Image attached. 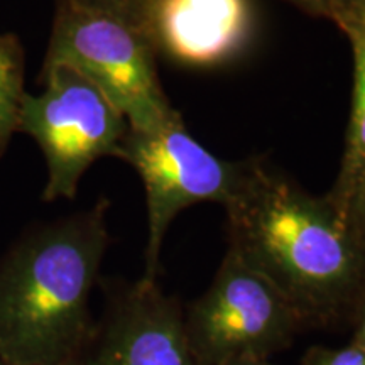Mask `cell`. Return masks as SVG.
<instances>
[{
    "mask_svg": "<svg viewBox=\"0 0 365 365\" xmlns=\"http://www.w3.org/2000/svg\"><path fill=\"white\" fill-rule=\"evenodd\" d=\"M43 91L26 93L19 132L43 153L44 202L73 200L93 163L120 154L129 124L102 90L66 65H43Z\"/></svg>",
    "mask_w": 365,
    "mask_h": 365,
    "instance_id": "4",
    "label": "cell"
},
{
    "mask_svg": "<svg viewBox=\"0 0 365 365\" xmlns=\"http://www.w3.org/2000/svg\"><path fill=\"white\" fill-rule=\"evenodd\" d=\"M289 2H293L303 11L313 14V16L330 17L331 0H289Z\"/></svg>",
    "mask_w": 365,
    "mask_h": 365,
    "instance_id": "15",
    "label": "cell"
},
{
    "mask_svg": "<svg viewBox=\"0 0 365 365\" xmlns=\"http://www.w3.org/2000/svg\"><path fill=\"white\" fill-rule=\"evenodd\" d=\"M307 328L277 287L230 249L208 289L185 309L195 365L271 359Z\"/></svg>",
    "mask_w": 365,
    "mask_h": 365,
    "instance_id": "5",
    "label": "cell"
},
{
    "mask_svg": "<svg viewBox=\"0 0 365 365\" xmlns=\"http://www.w3.org/2000/svg\"><path fill=\"white\" fill-rule=\"evenodd\" d=\"M340 215L365 249V173L355 186Z\"/></svg>",
    "mask_w": 365,
    "mask_h": 365,
    "instance_id": "13",
    "label": "cell"
},
{
    "mask_svg": "<svg viewBox=\"0 0 365 365\" xmlns=\"http://www.w3.org/2000/svg\"><path fill=\"white\" fill-rule=\"evenodd\" d=\"M350 323H352V327H354V333H352V339H350V344H354L357 349H360L365 354V296H364V299L360 301L357 309H355L354 318Z\"/></svg>",
    "mask_w": 365,
    "mask_h": 365,
    "instance_id": "14",
    "label": "cell"
},
{
    "mask_svg": "<svg viewBox=\"0 0 365 365\" xmlns=\"http://www.w3.org/2000/svg\"><path fill=\"white\" fill-rule=\"evenodd\" d=\"M68 2L88 9V11L117 17V19L129 22L143 31L145 16H148L153 0H68Z\"/></svg>",
    "mask_w": 365,
    "mask_h": 365,
    "instance_id": "11",
    "label": "cell"
},
{
    "mask_svg": "<svg viewBox=\"0 0 365 365\" xmlns=\"http://www.w3.org/2000/svg\"><path fill=\"white\" fill-rule=\"evenodd\" d=\"M227 365H279L272 362L271 359H245V360H237V362H230Z\"/></svg>",
    "mask_w": 365,
    "mask_h": 365,
    "instance_id": "18",
    "label": "cell"
},
{
    "mask_svg": "<svg viewBox=\"0 0 365 365\" xmlns=\"http://www.w3.org/2000/svg\"><path fill=\"white\" fill-rule=\"evenodd\" d=\"M26 54L14 33H0V159L19 132L24 88Z\"/></svg>",
    "mask_w": 365,
    "mask_h": 365,
    "instance_id": "10",
    "label": "cell"
},
{
    "mask_svg": "<svg viewBox=\"0 0 365 365\" xmlns=\"http://www.w3.org/2000/svg\"><path fill=\"white\" fill-rule=\"evenodd\" d=\"M118 159L143 180L148 242L143 279L158 281L161 250L175 218L198 203L225 205L239 188L249 158L227 161L186 130L182 118L154 129L127 132Z\"/></svg>",
    "mask_w": 365,
    "mask_h": 365,
    "instance_id": "6",
    "label": "cell"
},
{
    "mask_svg": "<svg viewBox=\"0 0 365 365\" xmlns=\"http://www.w3.org/2000/svg\"><path fill=\"white\" fill-rule=\"evenodd\" d=\"M362 11H365V0H349V2H345L344 6L339 7L331 14L330 19L333 22H336L339 19H341V17L354 16V14L362 12Z\"/></svg>",
    "mask_w": 365,
    "mask_h": 365,
    "instance_id": "16",
    "label": "cell"
},
{
    "mask_svg": "<svg viewBox=\"0 0 365 365\" xmlns=\"http://www.w3.org/2000/svg\"><path fill=\"white\" fill-rule=\"evenodd\" d=\"M156 51L139 27L58 0L44 65H66L102 90L130 130L170 124L173 107L156 66Z\"/></svg>",
    "mask_w": 365,
    "mask_h": 365,
    "instance_id": "3",
    "label": "cell"
},
{
    "mask_svg": "<svg viewBox=\"0 0 365 365\" xmlns=\"http://www.w3.org/2000/svg\"><path fill=\"white\" fill-rule=\"evenodd\" d=\"M299 365H365V354L350 341L344 346L313 345L301 357Z\"/></svg>",
    "mask_w": 365,
    "mask_h": 365,
    "instance_id": "12",
    "label": "cell"
},
{
    "mask_svg": "<svg viewBox=\"0 0 365 365\" xmlns=\"http://www.w3.org/2000/svg\"><path fill=\"white\" fill-rule=\"evenodd\" d=\"M336 24H339L340 27L341 26H355V27H359V29L365 31V11L357 12V14H354V16H349V17H341V19L336 21Z\"/></svg>",
    "mask_w": 365,
    "mask_h": 365,
    "instance_id": "17",
    "label": "cell"
},
{
    "mask_svg": "<svg viewBox=\"0 0 365 365\" xmlns=\"http://www.w3.org/2000/svg\"><path fill=\"white\" fill-rule=\"evenodd\" d=\"M0 365H43V364H11V362H4V360H0ZM51 365H76V360H75V362H66V364H51Z\"/></svg>",
    "mask_w": 365,
    "mask_h": 365,
    "instance_id": "19",
    "label": "cell"
},
{
    "mask_svg": "<svg viewBox=\"0 0 365 365\" xmlns=\"http://www.w3.org/2000/svg\"><path fill=\"white\" fill-rule=\"evenodd\" d=\"M340 29L352 44L354 93L339 178L325 195L339 213L365 173V31L355 26H341Z\"/></svg>",
    "mask_w": 365,
    "mask_h": 365,
    "instance_id": "9",
    "label": "cell"
},
{
    "mask_svg": "<svg viewBox=\"0 0 365 365\" xmlns=\"http://www.w3.org/2000/svg\"><path fill=\"white\" fill-rule=\"evenodd\" d=\"M252 31L250 0H153L143 26L156 54L195 68L232 61Z\"/></svg>",
    "mask_w": 365,
    "mask_h": 365,
    "instance_id": "8",
    "label": "cell"
},
{
    "mask_svg": "<svg viewBox=\"0 0 365 365\" xmlns=\"http://www.w3.org/2000/svg\"><path fill=\"white\" fill-rule=\"evenodd\" d=\"M76 365H195L185 308L158 281L113 287Z\"/></svg>",
    "mask_w": 365,
    "mask_h": 365,
    "instance_id": "7",
    "label": "cell"
},
{
    "mask_svg": "<svg viewBox=\"0 0 365 365\" xmlns=\"http://www.w3.org/2000/svg\"><path fill=\"white\" fill-rule=\"evenodd\" d=\"M107 198L31 227L0 255V360L75 362L95 322L90 296L110 245Z\"/></svg>",
    "mask_w": 365,
    "mask_h": 365,
    "instance_id": "2",
    "label": "cell"
},
{
    "mask_svg": "<svg viewBox=\"0 0 365 365\" xmlns=\"http://www.w3.org/2000/svg\"><path fill=\"white\" fill-rule=\"evenodd\" d=\"M223 208L228 249L272 282L308 328L352 322L365 296V249L327 196L249 158Z\"/></svg>",
    "mask_w": 365,
    "mask_h": 365,
    "instance_id": "1",
    "label": "cell"
}]
</instances>
